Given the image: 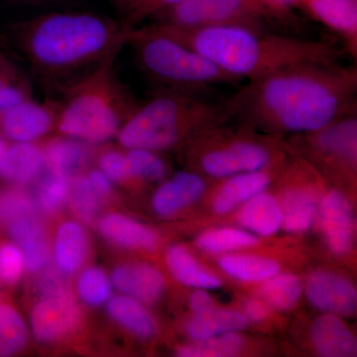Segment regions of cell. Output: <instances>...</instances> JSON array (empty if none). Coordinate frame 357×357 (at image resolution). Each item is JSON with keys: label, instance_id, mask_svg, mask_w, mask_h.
Segmentation results:
<instances>
[{"label": "cell", "instance_id": "6da1fadb", "mask_svg": "<svg viewBox=\"0 0 357 357\" xmlns=\"http://www.w3.org/2000/svg\"><path fill=\"white\" fill-rule=\"evenodd\" d=\"M357 70L337 63L295 66L248 81L223 100L229 119L305 134L356 110Z\"/></svg>", "mask_w": 357, "mask_h": 357}, {"label": "cell", "instance_id": "7a4b0ae2", "mask_svg": "<svg viewBox=\"0 0 357 357\" xmlns=\"http://www.w3.org/2000/svg\"><path fill=\"white\" fill-rule=\"evenodd\" d=\"M132 28L84 11L52 13L11 26V38L37 77L58 89L121 53Z\"/></svg>", "mask_w": 357, "mask_h": 357}, {"label": "cell", "instance_id": "3957f363", "mask_svg": "<svg viewBox=\"0 0 357 357\" xmlns=\"http://www.w3.org/2000/svg\"><path fill=\"white\" fill-rule=\"evenodd\" d=\"M150 25L198 52L239 81L260 79L295 66L337 62L340 55V49L326 40L277 34L253 26Z\"/></svg>", "mask_w": 357, "mask_h": 357}, {"label": "cell", "instance_id": "277c9868", "mask_svg": "<svg viewBox=\"0 0 357 357\" xmlns=\"http://www.w3.org/2000/svg\"><path fill=\"white\" fill-rule=\"evenodd\" d=\"M119 53L61 86L56 132L89 144H102L117 134L137 107L114 72Z\"/></svg>", "mask_w": 357, "mask_h": 357}, {"label": "cell", "instance_id": "5b68a950", "mask_svg": "<svg viewBox=\"0 0 357 357\" xmlns=\"http://www.w3.org/2000/svg\"><path fill=\"white\" fill-rule=\"evenodd\" d=\"M227 119L222 102H213L198 91L166 89L138 103L115 139L124 149L158 152Z\"/></svg>", "mask_w": 357, "mask_h": 357}, {"label": "cell", "instance_id": "8992f818", "mask_svg": "<svg viewBox=\"0 0 357 357\" xmlns=\"http://www.w3.org/2000/svg\"><path fill=\"white\" fill-rule=\"evenodd\" d=\"M128 44L132 47L141 70L167 89L198 91L241 82L150 24L132 28Z\"/></svg>", "mask_w": 357, "mask_h": 357}, {"label": "cell", "instance_id": "52a82bcc", "mask_svg": "<svg viewBox=\"0 0 357 357\" xmlns=\"http://www.w3.org/2000/svg\"><path fill=\"white\" fill-rule=\"evenodd\" d=\"M276 20L259 0H182L154 18V23L182 28L241 24L263 28Z\"/></svg>", "mask_w": 357, "mask_h": 357}, {"label": "cell", "instance_id": "ba28073f", "mask_svg": "<svg viewBox=\"0 0 357 357\" xmlns=\"http://www.w3.org/2000/svg\"><path fill=\"white\" fill-rule=\"evenodd\" d=\"M273 159L267 143L248 136L222 137L213 146L204 148L199 156L202 171L213 178H227L236 174L262 170Z\"/></svg>", "mask_w": 357, "mask_h": 357}, {"label": "cell", "instance_id": "9c48e42d", "mask_svg": "<svg viewBox=\"0 0 357 357\" xmlns=\"http://www.w3.org/2000/svg\"><path fill=\"white\" fill-rule=\"evenodd\" d=\"M57 100H23L0 115V132L10 143L38 142L57 128Z\"/></svg>", "mask_w": 357, "mask_h": 357}, {"label": "cell", "instance_id": "30bf717a", "mask_svg": "<svg viewBox=\"0 0 357 357\" xmlns=\"http://www.w3.org/2000/svg\"><path fill=\"white\" fill-rule=\"evenodd\" d=\"M81 321V311L68 290L42 296L30 314V328L40 342H57L76 330Z\"/></svg>", "mask_w": 357, "mask_h": 357}, {"label": "cell", "instance_id": "8fae6325", "mask_svg": "<svg viewBox=\"0 0 357 357\" xmlns=\"http://www.w3.org/2000/svg\"><path fill=\"white\" fill-rule=\"evenodd\" d=\"M306 134V133H305ZM312 144L326 158L354 167L357 158L356 112H349L319 130L307 133Z\"/></svg>", "mask_w": 357, "mask_h": 357}, {"label": "cell", "instance_id": "7c38bea8", "mask_svg": "<svg viewBox=\"0 0 357 357\" xmlns=\"http://www.w3.org/2000/svg\"><path fill=\"white\" fill-rule=\"evenodd\" d=\"M312 306L331 314L351 316L356 310L357 294L351 282L330 272H314L307 283Z\"/></svg>", "mask_w": 357, "mask_h": 357}, {"label": "cell", "instance_id": "4fadbf2b", "mask_svg": "<svg viewBox=\"0 0 357 357\" xmlns=\"http://www.w3.org/2000/svg\"><path fill=\"white\" fill-rule=\"evenodd\" d=\"M46 169L43 146L38 142L10 143L0 160V178L11 185L30 184Z\"/></svg>", "mask_w": 357, "mask_h": 357}, {"label": "cell", "instance_id": "5bb4252c", "mask_svg": "<svg viewBox=\"0 0 357 357\" xmlns=\"http://www.w3.org/2000/svg\"><path fill=\"white\" fill-rule=\"evenodd\" d=\"M321 229L330 248L344 255L354 241V217L347 198L337 191L326 195L321 204Z\"/></svg>", "mask_w": 357, "mask_h": 357}, {"label": "cell", "instance_id": "9a60e30c", "mask_svg": "<svg viewBox=\"0 0 357 357\" xmlns=\"http://www.w3.org/2000/svg\"><path fill=\"white\" fill-rule=\"evenodd\" d=\"M110 280L119 292L142 304H151L158 300L165 286L158 270L142 263H129L115 268Z\"/></svg>", "mask_w": 357, "mask_h": 357}, {"label": "cell", "instance_id": "2e32d148", "mask_svg": "<svg viewBox=\"0 0 357 357\" xmlns=\"http://www.w3.org/2000/svg\"><path fill=\"white\" fill-rule=\"evenodd\" d=\"M298 4L344 37L352 53H356L357 0H298Z\"/></svg>", "mask_w": 357, "mask_h": 357}, {"label": "cell", "instance_id": "e0dca14e", "mask_svg": "<svg viewBox=\"0 0 357 357\" xmlns=\"http://www.w3.org/2000/svg\"><path fill=\"white\" fill-rule=\"evenodd\" d=\"M4 230L11 241L22 250L28 271L40 272L48 266L50 246L43 225L36 213L14 220Z\"/></svg>", "mask_w": 357, "mask_h": 357}, {"label": "cell", "instance_id": "ac0fdd59", "mask_svg": "<svg viewBox=\"0 0 357 357\" xmlns=\"http://www.w3.org/2000/svg\"><path fill=\"white\" fill-rule=\"evenodd\" d=\"M206 184L199 174L178 172L163 183L153 197L154 211L161 217H170L203 196Z\"/></svg>", "mask_w": 357, "mask_h": 357}, {"label": "cell", "instance_id": "d6986e66", "mask_svg": "<svg viewBox=\"0 0 357 357\" xmlns=\"http://www.w3.org/2000/svg\"><path fill=\"white\" fill-rule=\"evenodd\" d=\"M89 143L58 134L43 146L46 168L72 178L89 165L93 152Z\"/></svg>", "mask_w": 357, "mask_h": 357}, {"label": "cell", "instance_id": "ffe728a7", "mask_svg": "<svg viewBox=\"0 0 357 357\" xmlns=\"http://www.w3.org/2000/svg\"><path fill=\"white\" fill-rule=\"evenodd\" d=\"M88 236L83 225L68 220L59 227L53 245V258L63 275L76 273L88 255Z\"/></svg>", "mask_w": 357, "mask_h": 357}, {"label": "cell", "instance_id": "44dd1931", "mask_svg": "<svg viewBox=\"0 0 357 357\" xmlns=\"http://www.w3.org/2000/svg\"><path fill=\"white\" fill-rule=\"evenodd\" d=\"M98 230L107 241L122 248L153 249L156 234L142 223L119 213H110L100 218Z\"/></svg>", "mask_w": 357, "mask_h": 357}, {"label": "cell", "instance_id": "7402d4cb", "mask_svg": "<svg viewBox=\"0 0 357 357\" xmlns=\"http://www.w3.org/2000/svg\"><path fill=\"white\" fill-rule=\"evenodd\" d=\"M312 340L321 356L352 357L356 356V337L337 317L326 314L314 321Z\"/></svg>", "mask_w": 357, "mask_h": 357}, {"label": "cell", "instance_id": "603a6c76", "mask_svg": "<svg viewBox=\"0 0 357 357\" xmlns=\"http://www.w3.org/2000/svg\"><path fill=\"white\" fill-rule=\"evenodd\" d=\"M265 169L225 178L227 180L215 197V210L220 213H229L237 204L264 191L270 184V174Z\"/></svg>", "mask_w": 357, "mask_h": 357}, {"label": "cell", "instance_id": "cb8c5ba5", "mask_svg": "<svg viewBox=\"0 0 357 357\" xmlns=\"http://www.w3.org/2000/svg\"><path fill=\"white\" fill-rule=\"evenodd\" d=\"M238 222L260 236H271L283 222L281 206L273 197L259 192L244 204L239 211Z\"/></svg>", "mask_w": 357, "mask_h": 357}, {"label": "cell", "instance_id": "d4e9b609", "mask_svg": "<svg viewBox=\"0 0 357 357\" xmlns=\"http://www.w3.org/2000/svg\"><path fill=\"white\" fill-rule=\"evenodd\" d=\"M107 310L112 321L136 337H151L156 331L153 319L142 303L129 296L122 294L110 298Z\"/></svg>", "mask_w": 357, "mask_h": 357}, {"label": "cell", "instance_id": "484cf974", "mask_svg": "<svg viewBox=\"0 0 357 357\" xmlns=\"http://www.w3.org/2000/svg\"><path fill=\"white\" fill-rule=\"evenodd\" d=\"M248 326L244 314L229 310L217 309L215 306L206 311L195 314L188 326V333L195 340H206L222 333L243 330Z\"/></svg>", "mask_w": 357, "mask_h": 357}, {"label": "cell", "instance_id": "4316f807", "mask_svg": "<svg viewBox=\"0 0 357 357\" xmlns=\"http://www.w3.org/2000/svg\"><path fill=\"white\" fill-rule=\"evenodd\" d=\"M166 260L171 274L180 283L199 289H215L220 286V279L202 268L183 246L169 248Z\"/></svg>", "mask_w": 357, "mask_h": 357}, {"label": "cell", "instance_id": "83f0119b", "mask_svg": "<svg viewBox=\"0 0 357 357\" xmlns=\"http://www.w3.org/2000/svg\"><path fill=\"white\" fill-rule=\"evenodd\" d=\"M31 98V84L0 49V115L17 103Z\"/></svg>", "mask_w": 357, "mask_h": 357}, {"label": "cell", "instance_id": "f1b7e54d", "mask_svg": "<svg viewBox=\"0 0 357 357\" xmlns=\"http://www.w3.org/2000/svg\"><path fill=\"white\" fill-rule=\"evenodd\" d=\"M28 340L29 330L20 312L8 303H0V357L20 354Z\"/></svg>", "mask_w": 357, "mask_h": 357}, {"label": "cell", "instance_id": "f546056e", "mask_svg": "<svg viewBox=\"0 0 357 357\" xmlns=\"http://www.w3.org/2000/svg\"><path fill=\"white\" fill-rule=\"evenodd\" d=\"M225 273L244 282L266 281L280 271L274 260L248 255H227L220 260Z\"/></svg>", "mask_w": 357, "mask_h": 357}, {"label": "cell", "instance_id": "4dcf8cb0", "mask_svg": "<svg viewBox=\"0 0 357 357\" xmlns=\"http://www.w3.org/2000/svg\"><path fill=\"white\" fill-rule=\"evenodd\" d=\"M284 227L293 232L309 229L314 215V195L309 190H289L283 197L281 206Z\"/></svg>", "mask_w": 357, "mask_h": 357}, {"label": "cell", "instance_id": "1f68e13d", "mask_svg": "<svg viewBox=\"0 0 357 357\" xmlns=\"http://www.w3.org/2000/svg\"><path fill=\"white\" fill-rule=\"evenodd\" d=\"M70 178L50 170L42 176L36 195L33 197L37 208L47 215H54L62 210L69 199Z\"/></svg>", "mask_w": 357, "mask_h": 357}, {"label": "cell", "instance_id": "d6a6232c", "mask_svg": "<svg viewBox=\"0 0 357 357\" xmlns=\"http://www.w3.org/2000/svg\"><path fill=\"white\" fill-rule=\"evenodd\" d=\"M102 197L89 184L86 174H77L70 178L69 199L70 208L82 222L95 220L100 208Z\"/></svg>", "mask_w": 357, "mask_h": 357}, {"label": "cell", "instance_id": "836d02e7", "mask_svg": "<svg viewBox=\"0 0 357 357\" xmlns=\"http://www.w3.org/2000/svg\"><path fill=\"white\" fill-rule=\"evenodd\" d=\"M77 292L88 306H102L112 298V280L100 268H86L77 278Z\"/></svg>", "mask_w": 357, "mask_h": 357}, {"label": "cell", "instance_id": "e575fe53", "mask_svg": "<svg viewBox=\"0 0 357 357\" xmlns=\"http://www.w3.org/2000/svg\"><path fill=\"white\" fill-rule=\"evenodd\" d=\"M36 204L31 195L18 185L0 189V229H6L14 220L37 213Z\"/></svg>", "mask_w": 357, "mask_h": 357}, {"label": "cell", "instance_id": "d590c367", "mask_svg": "<svg viewBox=\"0 0 357 357\" xmlns=\"http://www.w3.org/2000/svg\"><path fill=\"white\" fill-rule=\"evenodd\" d=\"M260 293L272 307L289 310L300 299L302 286L299 279L293 275L277 274L263 284Z\"/></svg>", "mask_w": 357, "mask_h": 357}, {"label": "cell", "instance_id": "8d00e7d4", "mask_svg": "<svg viewBox=\"0 0 357 357\" xmlns=\"http://www.w3.org/2000/svg\"><path fill=\"white\" fill-rule=\"evenodd\" d=\"M243 344V340L239 335L234 333H227L201 340L196 344L181 347L177 354L181 357L234 356L241 351Z\"/></svg>", "mask_w": 357, "mask_h": 357}, {"label": "cell", "instance_id": "74e56055", "mask_svg": "<svg viewBox=\"0 0 357 357\" xmlns=\"http://www.w3.org/2000/svg\"><path fill=\"white\" fill-rule=\"evenodd\" d=\"M121 15V21L131 28L148 18H155L182 0H110Z\"/></svg>", "mask_w": 357, "mask_h": 357}, {"label": "cell", "instance_id": "f35d334b", "mask_svg": "<svg viewBox=\"0 0 357 357\" xmlns=\"http://www.w3.org/2000/svg\"><path fill=\"white\" fill-rule=\"evenodd\" d=\"M257 239L252 234L236 229H218L202 234L197 241L199 248L208 252H227L234 249L255 245Z\"/></svg>", "mask_w": 357, "mask_h": 357}, {"label": "cell", "instance_id": "ab89813d", "mask_svg": "<svg viewBox=\"0 0 357 357\" xmlns=\"http://www.w3.org/2000/svg\"><path fill=\"white\" fill-rule=\"evenodd\" d=\"M129 170L135 181L162 180L167 174L165 161L156 151L146 149H126Z\"/></svg>", "mask_w": 357, "mask_h": 357}, {"label": "cell", "instance_id": "60d3db41", "mask_svg": "<svg viewBox=\"0 0 357 357\" xmlns=\"http://www.w3.org/2000/svg\"><path fill=\"white\" fill-rule=\"evenodd\" d=\"M26 263L22 250L13 241L0 243V284L13 287L22 278Z\"/></svg>", "mask_w": 357, "mask_h": 357}, {"label": "cell", "instance_id": "b9f144b4", "mask_svg": "<svg viewBox=\"0 0 357 357\" xmlns=\"http://www.w3.org/2000/svg\"><path fill=\"white\" fill-rule=\"evenodd\" d=\"M98 169L114 184L135 181L129 170L126 152L119 150L107 149L100 152L98 157Z\"/></svg>", "mask_w": 357, "mask_h": 357}, {"label": "cell", "instance_id": "7bdbcfd3", "mask_svg": "<svg viewBox=\"0 0 357 357\" xmlns=\"http://www.w3.org/2000/svg\"><path fill=\"white\" fill-rule=\"evenodd\" d=\"M86 176L89 184L102 199L107 198L112 194L114 183L100 169H93V170L89 171Z\"/></svg>", "mask_w": 357, "mask_h": 357}, {"label": "cell", "instance_id": "ee69618b", "mask_svg": "<svg viewBox=\"0 0 357 357\" xmlns=\"http://www.w3.org/2000/svg\"><path fill=\"white\" fill-rule=\"evenodd\" d=\"M190 303H191L192 310L195 314L206 311L215 306L211 296L206 291H203V289L192 294Z\"/></svg>", "mask_w": 357, "mask_h": 357}, {"label": "cell", "instance_id": "f6af8a7d", "mask_svg": "<svg viewBox=\"0 0 357 357\" xmlns=\"http://www.w3.org/2000/svg\"><path fill=\"white\" fill-rule=\"evenodd\" d=\"M246 314L255 321H263L268 314V307L258 300H250L245 306Z\"/></svg>", "mask_w": 357, "mask_h": 357}, {"label": "cell", "instance_id": "bcb514c9", "mask_svg": "<svg viewBox=\"0 0 357 357\" xmlns=\"http://www.w3.org/2000/svg\"><path fill=\"white\" fill-rule=\"evenodd\" d=\"M259 1H261L262 3L264 4V6H266L272 13H273L276 20H285V18L290 17V14L282 10L280 7L275 3L274 0H259Z\"/></svg>", "mask_w": 357, "mask_h": 357}, {"label": "cell", "instance_id": "7dc6e473", "mask_svg": "<svg viewBox=\"0 0 357 357\" xmlns=\"http://www.w3.org/2000/svg\"><path fill=\"white\" fill-rule=\"evenodd\" d=\"M275 3L277 4L282 10L285 13H290V6L292 4L298 3V0H274Z\"/></svg>", "mask_w": 357, "mask_h": 357}, {"label": "cell", "instance_id": "c3c4849f", "mask_svg": "<svg viewBox=\"0 0 357 357\" xmlns=\"http://www.w3.org/2000/svg\"><path fill=\"white\" fill-rule=\"evenodd\" d=\"M9 144H10V142L0 132V160H1L2 156H3L4 152L6 151Z\"/></svg>", "mask_w": 357, "mask_h": 357}, {"label": "cell", "instance_id": "681fc988", "mask_svg": "<svg viewBox=\"0 0 357 357\" xmlns=\"http://www.w3.org/2000/svg\"><path fill=\"white\" fill-rule=\"evenodd\" d=\"M11 1L20 2V3L26 4H41L48 3V2L59 1V0H11Z\"/></svg>", "mask_w": 357, "mask_h": 357}]
</instances>
